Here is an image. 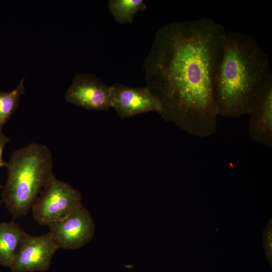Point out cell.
Segmentation results:
<instances>
[{"label": "cell", "instance_id": "1", "mask_svg": "<svg viewBox=\"0 0 272 272\" xmlns=\"http://www.w3.org/2000/svg\"><path fill=\"white\" fill-rule=\"evenodd\" d=\"M226 30L208 18L161 27L144 61L146 86L162 105V117L192 135L216 131L215 82Z\"/></svg>", "mask_w": 272, "mask_h": 272}, {"label": "cell", "instance_id": "2", "mask_svg": "<svg viewBox=\"0 0 272 272\" xmlns=\"http://www.w3.org/2000/svg\"><path fill=\"white\" fill-rule=\"evenodd\" d=\"M215 82L219 115L248 114L256 98L272 78L268 54L252 35L226 31Z\"/></svg>", "mask_w": 272, "mask_h": 272}, {"label": "cell", "instance_id": "3", "mask_svg": "<svg viewBox=\"0 0 272 272\" xmlns=\"http://www.w3.org/2000/svg\"><path fill=\"white\" fill-rule=\"evenodd\" d=\"M5 166L1 200L14 219L25 216L53 174L52 153L45 145L30 143L14 151Z\"/></svg>", "mask_w": 272, "mask_h": 272}, {"label": "cell", "instance_id": "4", "mask_svg": "<svg viewBox=\"0 0 272 272\" xmlns=\"http://www.w3.org/2000/svg\"><path fill=\"white\" fill-rule=\"evenodd\" d=\"M82 194L69 184L53 174L31 207L35 221L47 226L61 221L82 205Z\"/></svg>", "mask_w": 272, "mask_h": 272}, {"label": "cell", "instance_id": "5", "mask_svg": "<svg viewBox=\"0 0 272 272\" xmlns=\"http://www.w3.org/2000/svg\"><path fill=\"white\" fill-rule=\"evenodd\" d=\"M48 227L58 248L68 250L82 247L92 239L95 232L92 216L82 205L65 219Z\"/></svg>", "mask_w": 272, "mask_h": 272}, {"label": "cell", "instance_id": "6", "mask_svg": "<svg viewBox=\"0 0 272 272\" xmlns=\"http://www.w3.org/2000/svg\"><path fill=\"white\" fill-rule=\"evenodd\" d=\"M58 249L50 233L33 236L26 232L10 269L12 272L47 271Z\"/></svg>", "mask_w": 272, "mask_h": 272}, {"label": "cell", "instance_id": "7", "mask_svg": "<svg viewBox=\"0 0 272 272\" xmlns=\"http://www.w3.org/2000/svg\"><path fill=\"white\" fill-rule=\"evenodd\" d=\"M64 98L69 102L87 110L108 111L111 107L110 86L92 74L76 75Z\"/></svg>", "mask_w": 272, "mask_h": 272}, {"label": "cell", "instance_id": "8", "mask_svg": "<svg viewBox=\"0 0 272 272\" xmlns=\"http://www.w3.org/2000/svg\"><path fill=\"white\" fill-rule=\"evenodd\" d=\"M111 107L121 118L155 111L161 114L162 105L147 87H132L120 83L110 86Z\"/></svg>", "mask_w": 272, "mask_h": 272}, {"label": "cell", "instance_id": "9", "mask_svg": "<svg viewBox=\"0 0 272 272\" xmlns=\"http://www.w3.org/2000/svg\"><path fill=\"white\" fill-rule=\"evenodd\" d=\"M248 133L254 141L272 147V78L258 95L248 114Z\"/></svg>", "mask_w": 272, "mask_h": 272}, {"label": "cell", "instance_id": "10", "mask_svg": "<svg viewBox=\"0 0 272 272\" xmlns=\"http://www.w3.org/2000/svg\"><path fill=\"white\" fill-rule=\"evenodd\" d=\"M26 232L17 223H0V265L10 267L12 264Z\"/></svg>", "mask_w": 272, "mask_h": 272}, {"label": "cell", "instance_id": "11", "mask_svg": "<svg viewBox=\"0 0 272 272\" xmlns=\"http://www.w3.org/2000/svg\"><path fill=\"white\" fill-rule=\"evenodd\" d=\"M108 9L118 23L131 24L135 15L146 9V5L143 0H109Z\"/></svg>", "mask_w": 272, "mask_h": 272}, {"label": "cell", "instance_id": "12", "mask_svg": "<svg viewBox=\"0 0 272 272\" xmlns=\"http://www.w3.org/2000/svg\"><path fill=\"white\" fill-rule=\"evenodd\" d=\"M24 78H22L17 87L10 92L0 91V133L4 125L19 106L21 95L25 93Z\"/></svg>", "mask_w": 272, "mask_h": 272}, {"label": "cell", "instance_id": "13", "mask_svg": "<svg viewBox=\"0 0 272 272\" xmlns=\"http://www.w3.org/2000/svg\"><path fill=\"white\" fill-rule=\"evenodd\" d=\"M264 248L266 256L271 264V219L268 221L263 232Z\"/></svg>", "mask_w": 272, "mask_h": 272}, {"label": "cell", "instance_id": "14", "mask_svg": "<svg viewBox=\"0 0 272 272\" xmlns=\"http://www.w3.org/2000/svg\"><path fill=\"white\" fill-rule=\"evenodd\" d=\"M10 141V139L3 132L0 133V168L5 166L6 162H5L3 157V151L5 146ZM3 185L0 184V189H2Z\"/></svg>", "mask_w": 272, "mask_h": 272}, {"label": "cell", "instance_id": "15", "mask_svg": "<svg viewBox=\"0 0 272 272\" xmlns=\"http://www.w3.org/2000/svg\"><path fill=\"white\" fill-rule=\"evenodd\" d=\"M2 200H0V207H1V203H2Z\"/></svg>", "mask_w": 272, "mask_h": 272}, {"label": "cell", "instance_id": "16", "mask_svg": "<svg viewBox=\"0 0 272 272\" xmlns=\"http://www.w3.org/2000/svg\"><path fill=\"white\" fill-rule=\"evenodd\" d=\"M0 272H1V271H0Z\"/></svg>", "mask_w": 272, "mask_h": 272}]
</instances>
